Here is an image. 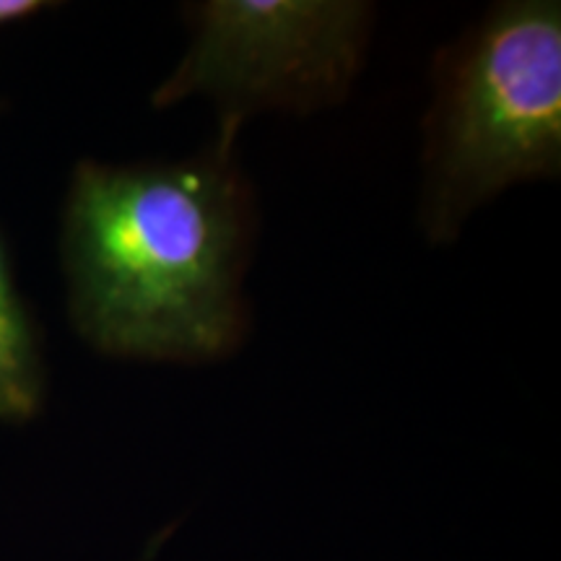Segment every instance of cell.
<instances>
[{"label":"cell","mask_w":561,"mask_h":561,"mask_svg":"<svg viewBox=\"0 0 561 561\" xmlns=\"http://www.w3.org/2000/svg\"><path fill=\"white\" fill-rule=\"evenodd\" d=\"M221 130L180 161L83 159L62 206L68 314L100 354L206 364L242 346L257 203Z\"/></svg>","instance_id":"cell-1"},{"label":"cell","mask_w":561,"mask_h":561,"mask_svg":"<svg viewBox=\"0 0 561 561\" xmlns=\"http://www.w3.org/2000/svg\"><path fill=\"white\" fill-rule=\"evenodd\" d=\"M421 227L453 244L476 208L561 174V5L507 0L437 53Z\"/></svg>","instance_id":"cell-2"},{"label":"cell","mask_w":561,"mask_h":561,"mask_svg":"<svg viewBox=\"0 0 561 561\" xmlns=\"http://www.w3.org/2000/svg\"><path fill=\"white\" fill-rule=\"evenodd\" d=\"M185 58L153 89L167 110L187 96L219 107L240 133L257 112L310 115L348 96L367 60L375 5L362 0H203L185 3Z\"/></svg>","instance_id":"cell-3"},{"label":"cell","mask_w":561,"mask_h":561,"mask_svg":"<svg viewBox=\"0 0 561 561\" xmlns=\"http://www.w3.org/2000/svg\"><path fill=\"white\" fill-rule=\"evenodd\" d=\"M47 371L30 305L13 278L9 248L0 234V421L24 424L45 405Z\"/></svg>","instance_id":"cell-4"},{"label":"cell","mask_w":561,"mask_h":561,"mask_svg":"<svg viewBox=\"0 0 561 561\" xmlns=\"http://www.w3.org/2000/svg\"><path fill=\"white\" fill-rule=\"evenodd\" d=\"M50 9H58V3H45V0H0V30L39 16V13Z\"/></svg>","instance_id":"cell-5"}]
</instances>
